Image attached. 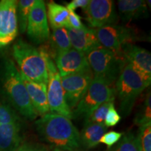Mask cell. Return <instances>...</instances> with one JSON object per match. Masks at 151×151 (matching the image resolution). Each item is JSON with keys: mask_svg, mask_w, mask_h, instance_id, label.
<instances>
[{"mask_svg": "<svg viewBox=\"0 0 151 151\" xmlns=\"http://www.w3.org/2000/svg\"><path fill=\"white\" fill-rule=\"evenodd\" d=\"M0 99L26 119L34 120L39 116L30 101L21 73L8 57L0 58Z\"/></svg>", "mask_w": 151, "mask_h": 151, "instance_id": "6da1fadb", "label": "cell"}, {"mask_svg": "<svg viewBox=\"0 0 151 151\" xmlns=\"http://www.w3.org/2000/svg\"><path fill=\"white\" fill-rule=\"evenodd\" d=\"M35 125L41 140L54 149L77 151L80 148V132L70 119L48 113L36 120Z\"/></svg>", "mask_w": 151, "mask_h": 151, "instance_id": "7a4b0ae2", "label": "cell"}, {"mask_svg": "<svg viewBox=\"0 0 151 151\" xmlns=\"http://www.w3.org/2000/svg\"><path fill=\"white\" fill-rule=\"evenodd\" d=\"M12 55L22 76L33 82L47 85L46 62L40 48L20 39L13 46Z\"/></svg>", "mask_w": 151, "mask_h": 151, "instance_id": "3957f363", "label": "cell"}, {"mask_svg": "<svg viewBox=\"0 0 151 151\" xmlns=\"http://www.w3.org/2000/svg\"><path fill=\"white\" fill-rule=\"evenodd\" d=\"M150 86L132 66L126 64L115 84L119 110L124 117L131 113L141 93Z\"/></svg>", "mask_w": 151, "mask_h": 151, "instance_id": "277c9868", "label": "cell"}, {"mask_svg": "<svg viewBox=\"0 0 151 151\" xmlns=\"http://www.w3.org/2000/svg\"><path fill=\"white\" fill-rule=\"evenodd\" d=\"M94 78L114 86L126 65L122 54L113 52L101 46L86 55Z\"/></svg>", "mask_w": 151, "mask_h": 151, "instance_id": "5b68a950", "label": "cell"}, {"mask_svg": "<svg viewBox=\"0 0 151 151\" xmlns=\"http://www.w3.org/2000/svg\"><path fill=\"white\" fill-rule=\"evenodd\" d=\"M113 99H116L115 87L93 77L86 94L72 111L73 119L88 118L100 105Z\"/></svg>", "mask_w": 151, "mask_h": 151, "instance_id": "8992f818", "label": "cell"}, {"mask_svg": "<svg viewBox=\"0 0 151 151\" xmlns=\"http://www.w3.org/2000/svg\"><path fill=\"white\" fill-rule=\"evenodd\" d=\"M45 56L46 62L48 83H47V99L50 113L61 115L66 118L73 119L72 111L65 101V93L62 89L60 76L53 60L48 55L43 46L40 48Z\"/></svg>", "mask_w": 151, "mask_h": 151, "instance_id": "52a82bcc", "label": "cell"}, {"mask_svg": "<svg viewBox=\"0 0 151 151\" xmlns=\"http://www.w3.org/2000/svg\"><path fill=\"white\" fill-rule=\"evenodd\" d=\"M96 36L101 46L113 52L122 53L124 45L138 40L136 31L127 26L111 24L94 29Z\"/></svg>", "mask_w": 151, "mask_h": 151, "instance_id": "ba28073f", "label": "cell"}, {"mask_svg": "<svg viewBox=\"0 0 151 151\" xmlns=\"http://www.w3.org/2000/svg\"><path fill=\"white\" fill-rule=\"evenodd\" d=\"M26 32L29 40L36 45L45 44L48 41L50 29L44 1L35 0L28 17Z\"/></svg>", "mask_w": 151, "mask_h": 151, "instance_id": "9c48e42d", "label": "cell"}, {"mask_svg": "<svg viewBox=\"0 0 151 151\" xmlns=\"http://www.w3.org/2000/svg\"><path fill=\"white\" fill-rule=\"evenodd\" d=\"M83 11L86 20L92 29L116 24L118 22V16L112 0H90Z\"/></svg>", "mask_w": 151, "mask_h": 151, "instance_id": "30bf717a", "label": "cell"}, {"mask_svg": "<svg viewBox=\"0 0 151 151\" xmlns=\"http://www.w3.org/2000/svg\"><path fill=\"white\" fill-rule=\"evenodd\" d=\"M93 79L91 70L61 77L66 103L71 111L78 105Z\"/></svg>", "mask_w": 151, "mask_h": 151, "instance_id": "8fae6325", "label": "cell"}, {"mask_svg": "<svg viewBox=\"0 0 151 151\" xmlns=\"http://www.w3.org/2000/svg\"><path fill=\"white\" fill-rule=\"evenodd\" d=\"M17 1H0V50L9 46L18 34L16 16Z\"/></svg>", "mask_w": 151, "mask_h": 151, "instance_id": "7c38bea8", "label": "cell"}, {"mask_svg": "<svg viewBox=\"0 0 151 151\" xmlns=\"http://www.w3.org/2000/svg\"><path fill=\"white\" fill-rule=\"evenodd\" d=\"M55 61L61 77L91 70L86 55L73 48L58 53Z\"/></svg>", "mask_w": 151, "mask_h": 151, "instance_id": "4fadbf2b", "label": "cell"}, {"mask_svg": "<svg viewBox=\"0 0 151 151\" xmlns=\"http://www.w3.org/2000/svg\"><path fill=\"white\" fill-rule=\"evenodd\" d=\"M122 53L128 64L150 85L151 54L146 49L132 44H126L122 48Z\"/></svg>", "mask_w": 151, "mask_h": 151, "instance_id": "5bb4252c", "label": "cell"}, {"mask_svg": "<svg viewBox=\"0 0 151 151\" xmlns=\"http://www.w3.org/2000/svg\"><path fill=\"white\" fill-rule=\"evenodd\" d=\"M72 48L87 55L94 49L101 47L94 29L85 27L81 29L66 28Z\"/></svg>", "mask_w": 151, "mask_h": 151, "instance_id": "9a60e30c", "label": "cell"}, {"mask_svg": "<svg viewBox=\"0 0 151 151\" xmlns=\"http://www.w3.org/2000/svg\"><path fill=\"white\" fill-rule=\"evenodd\" d=\"M21 76L27 89L30 101L37 114L42 116L50 113L47 99L46 85L33 82L25 78L22 74Z\"/></svg>", "mask_w": 151, "mask_h": 151, "instance_id": "2e32d148", "label": "cell"}, {"mask_svg": "<svg viewBox=\"0 0 151 151\" xmlns=\"http://www.w3.org/2000/svg\"><path fill=\"white\" fill-rule=\"evenodd\" d=\"M22 143L21 122L0 126V151H16Z\"/></svg>", "mask_w": 151, "mask_h": 151, "instance_id": "e0dca14e", "label": "cell"}, {"mask_svg": "<svg viewBox=\"0 0 151 151\" xmlns=\"http://www.w3.org/2000/svg\"><path fill=\"white\" fill-rule=\"evenodd\" d=\"M118 9L120 18L124 22L148 17V8L143 0H119Z\"/></svg>", "mask_w": 151, "mask_h": 151, "instance_id": "ac0fdd59", "label": "cell"}, {"mask_svg": "<svg viewBox=\"0 0 151 151\" xmlns=\"http://www.w3.org/2000/svg\"><path fill=\"white\" fill-rule=\"evenodd\" d=\"M43 47L52 60L60 52L72 48L67 29L65 27L52 29L47 44H43Z\"/></svg>", "mask_w": 151, "mask_h": 151, "instance_id": "d6986e66", "label": "cell"}, {"mask_svg": "<svg viewBox=\"0 0 151 151\" xmlns=\"http://www.w3.org/2000/svg\"><path fill=\"white\" fill-rule=\"evenodd\" d=\"M107 131L104 124L85 122V125L80 134L81 143L86 149L94 148L99 144L101 137Z\"/></svg>", "mask_w": 151, "mask_h": 151, "instance_id": "ffe728a7", "label": "cell"}, {"mask_svg": "<svg viewBox=\"0 0 151 151\" xmlns=\"http://www.w3.org/2000/svg\"><path fill=\"white\" fill-rule=\"evenodd\" d=\"M46 14L52 29L68 27L69 11L65 6L50 1L47 4Z\"/></svg>", "mask_w": 151, "mask_h": 151, "instance_id": "44dd1931", "label": "cell"}, {"mask_svg": "<svg viewBox=\"0 0 151 151\" xmlns=\"http://www.w3.org/2000/svg\"><path fill=\"white\" fill-rule=\"evenodd\" d=\"M35 2V0H20V1H17V21H18V31H20L21 34L26 32L28 17H29L32 6Z\"/></svg>", "mask_w": 151, "mask_h": 151, "instance_id": "7402d4cb", "label": "cell"}, {"mask_svg": "<svg viewBox=\"0 0 151 151\" xmlns=\"http://www.w3.org/2000/svg\"><path fill=\"white\" fill-rule=\"evenodd\" d=\"M109 151H141L137 136L130 132L124 134L118 143L109 148Z\"/></svg>", "mask_w": 151, "mask_h": 151, "instance_id": "603a6c76", "label": "cell"}, {"mask_svg": "<svg viewBox=\"0 0 151 151\" xmlns=\"http://www.w3.org/2000/svg\"><path fill=\"white\" fill-rule=\"evenodd\" d=\"M21 122L19 114L9 104L0 99V126Z\"/></svg>", "mask_w": 151, "mask_h": 151, "instance_id": "cb8c5ba5", "label": "cell"}, {"mask_svg": "<svg viewBox=\"0 0 151 151\" xmlns=\"http://www.w3.org/2000/svg\"><path fill=\"white\" fill-rule=\"evenodd\" d=\"M134 122L138 126H142L151 122V97L150 92L146 94L143 104L137 113Z\"/></svg>", "mask_w": 151, "mask_h": 151, "instance_id": "d4e9b609", "label": "cell"}, {"mask_svg": "<svg viewBox=\"0 0 151 151\" xmlns=\"http://www.w3.org/2000/svg\"><path fill=\"white\" fill-rule=\"evenodd\" d=\"M115 99H111L107 101L106 102L100 105L97 109H95L92 114L85 119V122H89V123H97V124H104L105 120V117L108 112L109 107L114 104Z\"/></svg>", "mask_w": 151, "mask_h": 151, "instance_id": "484cf974", "label": "cell"}, {"mask_svg": "<svg viewBox=\"0 0 151 151\" xmlns=\"http://www.w3.org/2000/svg\"><path fill=\"white\" fill-rule=\"evenodd\" d=\"M141 151H151V122L140 126L137 135Z\"/></svg>", "mask_w": 151, "mask_h": 151, "instance_id": "4316f807", "label": "cell"}, {"mask_svg": "<svg viewBox=\"0 0 151 151\" xmlns=\"http://www.w3.org/2000/svg\"><path fill=\"white\" fill-rule=\"evenodd\" d=\"M120 120H121V116L115 108L114 104H113L109 107L106 116L105 117L104 124L106 127H114L120 121Z\"/></svg>", "mask_w": 151, "mask_h": 151, "instance_id": "83f0119b", "label": "cell"}, {"mask_svg": "<svg viewBox=\"0 0 151 151\" xmlns=\"http://www.w3.org/2000/svg\"><path fill=\"white\" fill-rule=\"evenodd\" d=\"M122 136V133L116 131L106 132L101 137V139H100L99 143H104L109 148H110L118 142V141L121 139Z\"/></svg>", "mask_w": 151, "mask_h": 151, "instance_id": "f1b7e54d", "label": "cell"}, {"mask_svg": "<svg viewBox=\"0 0 151 151\" xmlns=\"http://www.w3.org/2000/svg\"><path fill=\"white\" fill-rule=\"evenodd\" d=\"M16 151H50L48 146L37 143H22Z\"/></svg>", "mask_w": 151, "mask_h": 151, "instance_id": "f546056e", "label": "cell"}, {"mask_svg": "<svg viewBox=\"0 0 151 151\" xmlns=\"http://www.w3.org/2000/svg\"><path fill=\"white\" fill-rule=\"evenodd\" d=\"M86 26L81 21V17L75 11H69V17H68V27L74 29H81Z\"/></svg>", "mask_w": 151, "mask_h": 151, "instance_id": "4dcf8cb0", "label": "cell"}, {"mask_svg": "<svg viewBox=\"0 0 151 151\" xmlns=\"http://www.w3.org/2000/svg\"><path fill=\"white\" fill-rule=\"evenodd\" d=\"M89 2L90 0H73L71 2L68 3L65 7L68 11H74L78 8H81L85 10L89 4Z\"/></svg>", "mask_w": 151, "mask_h": 151, "instance_id": "1f68e13d", "label": "cell"}, {"mask_svg": "<svg viewBox=\"0 0 151 151\" xmlns=\"http://www.w3.org/2000/svg\"><path fill=\"white\" fill-rule=\"evenodd\" d=\"M53 151H65V150H60V149H53Z\"/></svg>", "mask_w": 151, "mask_h": 151, "instance_id": "d6a6232c", "label": "cell"}]
</instances>
